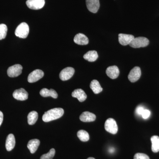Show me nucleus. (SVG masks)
<instances>
[{
    "mask_svg": "<svg viewBox=\"0 0 159 159\" xmlns=\"http://www.w3.org/2000/svg\"><path fill=\"white\" fill-rule=\"evenodd\" d=\"M13 97L17 100L24 101L28 99L29 94L25 89L21 88L13 92Z\"/></svg>",
    "mask_w": 159,
    "mask_h": 159,
    "instance_id": "obj_10",
    "label": "nucleus"
},
{
    "mask_svg": "<svg viewBox=\"0 0 159 159\" xmlns=\"http://www.w3.org/2000/svg\"><path fill=\"white\" fill-rule=\"evenodd\" d=\"M141 76V69L139 67L136 66L131 70L128 75V79L130 82H135L140 79Z\"/></svg>",
    "mask_w": 159,
    "mask_h": 159,
    "instance_id": "obj_8",
    "label": "nucleus"
},
{
    "mask_svg": "<svg viewBox=\"0 0 159 159\" xmlns=\"http://www.w3.org/2000/svg\"><path fill=\"white\" fill-rule=\"evenodd\" d=\"M72 96L74 98H77L80 102L85 101L87 97L85 92L81 89H77L75 90L72 93Z\"/></svg>",
    "mask_w": 159,
    "mask_h": 159,
    "instance_id": "obj_16",
    "label": "nucleus"
},
{
    "mask_svg": "<svg viewBox=\"0 0 159 159\" xmlns=\"http://www.w3.org/2000/svg\"><path fill=\"white\" fill-rule=\"evenodd\" d=\"M77 135L80 141L83 142H86L89 140V135L87 132L84 130L78 131Z\"/></svg>",
    "mask_w": 159,
    "mask_h": 159,
    "instance_id": "obj_24",
    "label": "nucleus"
},
{
    "mask_svg": "<svg viewBox=\"0 0 159 159\" xmlns=\"http://www.w3.org/2000/svg\"><path fill=\"white\" fill-rule=\"evenodd\" d=\"M150 111L148 110L145 109L142 113V118L144 119H148V117L150 116Z\"/></svg>",
    "mask_w": 159,
    "mask_h": 159,
    "instance_id": "obj_28",
    "label": "nucleus"
},
{
    "mask_svg": "<svg viewBox=\"0 0 159 159\" xmlns=\"http://www.w3.org/2000/svg\"><path fill=\"white\" fill-rule=\"evenodd\" d=\"M152 142V150L154 152H159V137L155 135L151 138Z\"/></svg>",
    "mask_w": 159,
    "mask_h": 159,
    "instance_id": "obj_22",
    "label": "nucleus"
},
{
    "mask_svg": "<svg viewBox=\"0 0 159 159\" xmlns=\"http://www.w3.org/2000/svg\"><path fill=\"white\" fill-rule=\"evenodd\" d=\"M44 76V72L40 70H35L30 73L28 76V80L29 83H34L38 81Z\"/></svg>",
    "mask_w": 159,
    "mask_h": 159,
    "instance_id": "obj_9",
    "label": "nucleus"
},
{
    "mask_svg": "<svg viewBox=\"0 0 159 159\" xmlns=\"http://www.w3.org/2000/svg\"><path fill=\"white\" fill-rule=\"evenodd\" d=\"M144 110L145 109L144 108V107L142 106H139L137 107L136 109V112L138 115L142 116V113Z\"/></svg>",
    "mask_w": 159,
    "mask_h": 159,
    "instance_id": "obj_29",
    "label": "nucleus"
},
{
    "mask_svg": "<svg viewBox=\"0 0 159 159\" xmlns=\"http://www.w3.org/2000/svg\"><path fill=\"white\" fill-rule=\"evenodd\" d=\"M87 159H95L93 157H89Z\"/></svg>",
    "mask_w": 159,
    "mask_h": 159,
    "instance_id": "obj_31",
    "label": "nucleus"
},
{
    "mask_svg": "<svg viewBox=\"0 0 159 159\" xmlns=\"http://www.w3.org/2000/svg\"><path fill=\"white\" fill-rule=\"evenodd\" d=\"M16 144L15 138L13 134H9L6 140V147L8 151H10L14 148Z\"/></svg>",
    "mask_w": 159,
    "mask_h": 159,
    "instance_id": "obj_17",
    "label": "nucleus"
},
{
    "mask_svg": "<svg viewBox=\"0 0 159 159\" xmlns=\"http://www.w3.org/2000/svg\"><path fill=\"white\" fill-rule=\"evenodd\" d=\"M96 119V115L89 111L84 112L80 116V119L83 122H93Z\"/></svg>",
    "mask_w": 159,
    "mask_h": 159,
    "instance_id": "obj_15",
    "label": "nucleus"
},
{
    "mask_svg": "<svg viewBox=\"0 0 159 159\" xmlns=\"http://www.w3.org/2000/svg\"><path fill=\"white\" fill-rule=\"evenodd\" d=\"M22 70V66L20 65H15L9 67L7 70V74L10 77H17L21 74Z\"/></svg>",
    "mask_w": 159,
    "mask_h": 159,
    "instance_id": "obj_6",
    "label": "nucleus"
},
{
    "mask_svg": "<svg viewBox=\"0 0 159 159\" xmlns=\"http://www.w3.org/2000/svg\"><path fill=\"white\" fill-rule=\"evenodd\" d=\"M87 7L90 11L97 13L100 7L99 0H86Z\"/></svg>",
    "mask_w": 159,
    "mask_h": 159,
    "instance_id": "obj_11",
    "label": "nucleus"
},
{
    "mask_svg": "<svg viewBox=\"0 0 159 159\" xmlns=\"http://www.w3.org/2000/svg\"><path fill=\"white\" fill-rule=\"evenodd\" d=\"M3 121V114L1 111H0V126L2 123Z\"/></svg>",
    "mask_w": 159,
    "mask_h": 159,
    "instance_id": "obj_30",
    "label": "nucleus"
},
{
    "mask_svg": "<svg viewBox=\"0 0 159 159\" xmlns=\"http://www.w3.org/2000/svg\"><path fill=\"white\" fill-rule=\"evenodd\" d=\"M29 32V26L27 23L23 22L18 26L16 29L15 34L20 38L25 39L28 37Z\"/></svg>",
    "mask_w": 159,
    "mask_h": 159,
    "instance_id": "obj_2",
    "label": "nucleus"
},
{
    "mask_svg": "<svg viewBox=\"0 0 159 159\" xmlns=\"http://www.w3.org/2000/svg\"><path fill=\"white\" fill-rule=\"evenodd\" d=\"M55 154V150L54 148H51L48 153L43 155L40 159H52Z\"/></svg>",
    "mask_w": 159,
    "mask_h": 159,
    "instance_id": "obj_26",
    "label": "nucleus"
},
{
    "mask_svg": "<svg viewBox=\"0 0 159 159\" xmlns=\"http://www.w3.org/2000/svg\"><path fill=\"white\" fill-rule=\"evenodd\" d=\"M134 38V35H131V34H119V43L123 46L129 45Z\"/></svg>",
    "mask_w": 159,
    "mask_h": 159,
    "instance_id": "obj_13",
    "label": "nucleus"
},
{
    "mask_svg": "<svg viewBox=\"0 0 159 159\" xmlns=\"http://www.w3.org/2000/svg\"><path fill=\"white\" fill-rule=\"evenodd\" d=\"M90 87L95 94H99L102 91V88L100 86L99 81L96 80H94L91 81Z\"/></svg>",
    "mask_w": 159,
    "mask_h": 159,
    "instance_id": "obj_21",
    "label": "nucleus"
},
{
    "mask_svg": "<svg viewBox=\"0 0 159 159\" xmlns=\"http://www.w3.org/2000/svg\"><path fill=\"white\" fill-rule=\"evenodd\" d=\"M38 119V114L35 111H32L29 113L28 116V123L30 125H34Z\"/></svg>",
    "mask_w": 159,
    "mask_h": 159,
    "instance_id": "obj_23",
    "label": "nucleus"
},
{
    "mask_svg": "<svg viewBox=\"0 0 159 159\" xmlns=\"http://www.w3.org/2000/svg\"><path fill=\"white\" fill-rule=\"evenodd\" d=\"M134 159H150L149 157L145 154L137 153L134 156Z\"/></svg>",
    "mask_w": 159,
    "mask_h": 159,
    "instance_id": "obj_27",
    "label": "nucleus"
},
{
    "mask_svg": "<svg viewBox=\"0 0 159 159\" xmlns=\"http://www.w3.org/2000/svg\"><path fill=\"white\" fill-rule=\"evenodd\" d=\"M75 73V70L73 68L68 67L64 69L59 74L60 79L63 81L68 80L73 77Z\"/></svg>",
    "mask_w": 159,
    "mask_h": 159,
    "instance_id": "obj_7",
    "label": "nucleus"
},
{
    "mask_svg": "<svg viewBox=\"0 0 159 159\" xmlns=\"http://www.w3.org/2000/svg\"><path fill=\"white\" fill-rule=\"evenodd\" d=\"M84 58L86 60L90 62H93L96 61L98 58V54L97 51H90L87 52L83 56Z\"/></svg>",
    "mask_w": 159,
    "mask_h": 159,
    "instance_id": "obj_20",
    "label": "nucleus"
},
{
    "mask_svg": "<svg viewBox=\"0 0 159 159\" xmlns=\"http://www.w3.org/2000/svg\"><path fill=\"white\" fill-rule=\"evenodd\" d=\"M64 111L61 108L52 109L44 113L43 116V120L45 122H49L59 119L63 115Z\"/></svg>",
    "mask_w": 159,
    "mask_h": 159,
    "instance_id": "obj_1",
    "label": "nucleus"
},
{
    "mask_svg": "<svg viewBox=\"0 0 159 159\" xmlns=\"http://www.w3.org/2000/svg\"><path fill=\"white\" fill-rule=\"evenodd\" d=\"M45 4V0H27L26 5L27 6L33 10H39L41 9Z\"/></svg>",
    "mask_w": 159,
    "mask_h": 159,
    "instance_id": "obj_5",
    "label": "nucleus"
},
{
    "mask_svg": "<svg viewBox=\"0 0 159 159\" xmlns=\"http://www.w3.org/2000/svg\"><path fill=\"white\" fill-rule=\"evenodd\" d=\"M40 145V141L37 139H32L28 142L27 147L31 153H34Z\"/></svg>",
    "mask_w": 159,
    "mask_h": 159,
    "instance_id": "obj_19",
    "label": "nucleus"
},
{
    "mask_svg": "<svg viewBox=\"0 0 159 159\" xmlns=\"http://www.w3.org/2000/svg\"><path fill=\"white\" fill-rule=\"evenodd\" d=\"M104 127L107 131L113 134L118 132V127L116 122L112 118H109L106 121Z\"/></svg>",
    "mask_w": 159,
    "mask_h": 159,
    "instance_id": "obj_4",
    "label": "nucleus"
},
{
    "mask_svg": "<svg viewBox=\"0 0 159 159\" xmlns=\"http://www.w3.org/2000/svg\"><path fill=\"white\" fill-rule=\"evenodd\" d=\"M8 28L5 24L0 25V40L4 39L7 35Z\"/></svg>",
    "mask_w": 159,
    "mask_h": 159,
    "instance_id": "obj_25",
    "label": "nucleus"
},
{
    "mask_svg": "<svg viewBox=\"0 0 159 159\" xmlns=\"http://www.w3.org/2000/svg\"><path fill=\"white\" fill-rule=\"evenodd\" d=\"M40 94L43 97H51L54 99H56L58 97V94L57 92L53 89L49 90L46 88L43 89L40 91Z\"/></svg>",
    "mask_w": 159,
    "mask_h": 159,
    "instance_id": "obj_18",
    "label": "nucleus"
},
{
    "mask_svg": "<svg viewBox=\"0 0 159 159\" xmlns=\"http://www.w3.org/2000/svg\"><path fill=\"white\" fill-rule=\"evenodd\" d=\"M74 43L80 45H86L89 43V40L88 37L82 33H79L75 35L74 38Z\"/></svg>",
    "mask_w": 159,
    "mask_h": 159,
    "instance_id": "obj_14",
    "label": "nucleus"
},
{
    "mask_svg": "<svg viewBox=\"0 0 159 159\" xmlns=\"http://www.w3.org/2000/svg\"><path fill=\"white\" fill-rule=\"evenodd\" d=\"M106 73L107 75L111 79H115L119 77V70L117 66H111L107 69Z\"/></svg>",
    "mask_w": 159,
    "mask_h": 159,
    "instance_id": "obj_12",
    "label": "nucleus"
},
{
    "mask_svg": "<svg viewBox=\"0 0 159 159\" xmlns=\"http://www.w3.org/2000/svg\"><path fill=\"white\" fill-rule=\"evenodd\" d=\"M149 44V40L146 38L139 37L134 38L132 40L129 45L133 48H144L148 45Z\"/></svg>",
    "mask_w": 159,
    "mask_h": 159,
    "instance_id": "obj_3",
    "label": "nucleus"
}]
</instances>
